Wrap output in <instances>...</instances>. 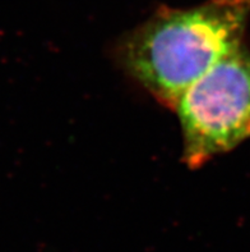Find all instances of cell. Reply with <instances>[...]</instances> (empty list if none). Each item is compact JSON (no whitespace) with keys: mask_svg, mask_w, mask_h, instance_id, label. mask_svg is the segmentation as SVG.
<instances>
[{"mask_svg":"<svg viewBox=\"0 0 250 252\" xmlns=\"http://www.w3.org/2000/svg\"><path fill=\"white\" fill-rule=\"evenodd\" d=\"M250 0L160 6L115 46L121 69L156 101L174 110L195 81L243 45Z\"/></svg>","mask_w":250,"mask_h":252,"instance_id":"cell-1","label":"cell"},{"mask_svg":"<svg viewBox=\"0 0 250 252\" xmlns=\"http://www.w3.org/2000/svg\"><path fill=\"white\" fill-rule=\"evenodd\" d=\"M183 161L199 169L250 138V51L244 44L223 57L180 96L175 106Z\"/></svg>","mask_w":250,"mask_h":252,"instance_id":"cell-2","label":"cell"}]
</instances>
